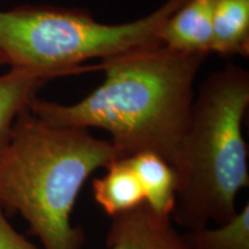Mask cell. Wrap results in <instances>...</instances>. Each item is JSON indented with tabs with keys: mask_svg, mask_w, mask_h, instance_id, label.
Here are the masks:
<instances>
[{
	"mask_svg": "<svg viewBox=\"0 0 249 249\" xmlns=\"http://www.w3.org/2000/svg\"><path fill=\"white\" fill-rule=\"evenodd\" d=\"M207 57L161 45L135 50L99 62L104 80L81 101L60 104L36 97L29 107L50 124L105 130L120 158L152 151L177 172L194 82Z\"/></svg>",
	"mask_w": 249,
	"mask_h": 249,
	"instance_id": "cell-1",
	"label": "cell"
},
{
	"mask_svg": "<svg viewBox=\"0 0 249 249\" xmlns=\"http://www.w3.org/2000/svg\"><path fill=\"white\" fill-rule=\"evenodd\" d=\"M118 158L107 140L50 124L28 107L0 156V205L22 216L43 249H82L86 233L71 223L74 205L89 177Z\"/></svg>",
	"mask_w": 249,
	"mask_h": 249,
	"instance_id": "cell-2",
	"label": "cell"
},
{
	"mask_svg": "<svg viewBox=\"0 0 249 249\" xmlns=\"http://www.w3.org/2000/svg\"><path fill=\"white\" fill-rule=\"evenodd\" d=\"M248 107L249 73L233 64L205 77L194 96L171 216L187 231L222 225L238 213L236 196L249 186L242 132Z\"/></svg>",
	"mask_w": 249,
	"mask_h": 249,
	"instance_id": "cell-3",
	"label": "cell"
},
{
	"mask_svg": "<svg viewBox=\"0 0 249 249\" xmlns=\"http://www.w3.org/2000/svg\"><path fill=\"white\" fill-rule=\"evenodd\" d=\"M183 0H166L126 23H102L89 11L57 6H18L0 11V54L11 68L50 81L91 70L107 60L160 45L161 27Z\"/></svg>",
	"mask_w": 249,
	"mask_h": 249,
	"instance_id": "cell-4",
	"label": "cell"
},
{
	"mask_svg": "<svg viewBox=\"0 0 249 249\" xmlns=\"http://www.w3.org/2000/svg\"><path fill=\"white\" fill-rule=\"evenodd\" d=\"M105 244L107 249H191L172 219L157 216L145 203L112 217Z\"/></svg>",
	"mask_w": 249,
	"mask_h": 249,
	"instance_id": "cell-5",
	"label": "cell"
},
{
	"mask_svg": "<svg viewBox=\"0 0 249 249\" xmlns=\"http://www.w3.org/2000/svg\"><path fill=\"white\" fill-rule=\"evenodd\" d=\"M217 2L183 0L161 27L160 45L180 53L209 55Z\"/></svg>",
	"mask_w": 249,
	"mask_h": 249,
	"instance_id": "cell-6",
	"label": "cell"
},
{
	"mask_svg": "<svg viewBox=\"0 0 249 249\" xmlns=\"http://www.w3.org/2000/svg\"><path fill=\"white\" fill-rule=\"evenodd\" d=\"M127 158L141 186L144 203L161 218L172 216L176 205V171L160 155L152 151L136 152Z\"/></svg>",
	"mask_w": 249,
	"mask_h": 249,
	"instance_id": "cell-7",
	"label": "cell"
},
{
	"mask_svg": "<svg viewBox=\"0 0 249 249\" xmlns=\"http://www.w3.org/2000/svg\"><path fill=\"white\" fill-rule=\"evenodd\" d=\"M105 169L107 173L102 178L92 180V195L108 216L127 213L144 203L141 186L127 158H118Z\"/></svg>",
	"mask_w": 249,
	"mask_h": 249,
	"instance_id": "cell-8",
	"label": "cell"
},
{
	"mask_svg": "<svg viewBox=\"0 0 249 249\" xmlns=\"http://www.w3.org/2000/svg\"><path fill=\"white\" fill-rule=\"evenodd\" d=\"M211 52L223 58L249 55V0H218Z\"/></svg>",
	"mask_w": 249,
	"mask_h": 249,
	"instance_id": "cell-9",
	"label": "cell"
},
{
	"mask_svg": "<svg viewBox=\"0 0 249 249\" xmlns=\"http://www.w3.org/2000/svg\"><path fill=\"white\" fill-rule=\"evenodd\" d=\"M46 82L42 77L15 68L0 74V156L11 141L18 117L30 107Z\"/></svg>",
	"mask_w": 249,
	"mask_h": 249,
	"instance_id": "cell-10",
	"label": "cell"
},
{
	"mask_svg": "<svg viewBox=\"0 0 249 249\" xmlns=\"http://www.w3.org/2000/svg\"><path fill=\"white\" fill-rule=\"evenodd\" d=\"M183 236L191 249H249V204L225 224L187 231Z\"/></svg>",
	"mask_w": 249,
	"mask_h": 249,
	"instance_id": "cell-11",
	"label": "cell"
},
{
	"mask_svg": "<svg viewBox=\"0 0 249 249\" xmlns=\"http://www.w3.org/2000/svg\"><path fill=\"white\" fill-rule=\"evenodd\" d=\"M0 249H39L9 224L0 205Z\"/></svg>",
	"mask_w": 249,
	"mask_h": 249,
	"instance_id": "cell-12",
	"label": "cell"
},
{
	"mask_svg": "<svg viewBox=\"0 0 249 249\" xmlns=\"http://www.w3.org/2000/svg\"><path fill=\"white\" fill-rule=\"evenodd\" d=\"M5 60H4V58L1 57V54H0V67H2V66H5Z\"/></svg>",
	"mask_w": 249,
	"mask_h": 249,
	"instance_id": "cell-13",
	"label": "cell"
}]
</instances>
